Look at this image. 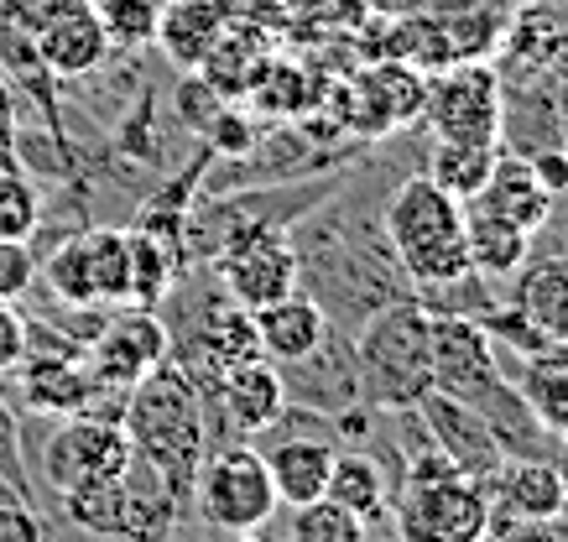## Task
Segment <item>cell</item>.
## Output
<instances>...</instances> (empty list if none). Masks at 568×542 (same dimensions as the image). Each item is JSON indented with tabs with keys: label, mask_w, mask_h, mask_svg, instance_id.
Instances as JSON below:
<instances>
[{
	"label": "cell",
	"mask_w": 568,
	"mask_h": 542,
	"mask_svg": "<svg viewBox=\"0 0 568 542\" xmlns=\"http://www.w3.org/2000/svg\"><path fill=\"white\" fill-rule=\"evenodd\" d=\"M121 422L131 433L136 459L156 474V485L173 501H189L193 474L204 464V397H199V386L173 360H162L125 391Z\"/></svg>",
	"instance_id": "cell-1"
},
{
	"label": "cell",
	"mask_w": 568,
	"mask_h": 542,
	"mask_svg": "<svg viewBox=\"0 0 568 542\" xmlns=\"http://www.w3.org/2000/svg\"><path fill=\"white\" fill-rule=\"evenodd\" d=\"M386 245L402 262V272L423 287V282H448L469 272L465 250V204L448 198L428 177H407L402 188L386 198Z\"/></svg>",
	"instance_id": "cell-2"
},
{
	"label": "cell",
	"mask_w": 568,
	"mask_h": 542,
	"mask_svg": "<svg viewBox=\"0 0 568 542\" xmlns=\"http://www.w3.org/2000/svg\"><path fill=\"white\" fill-rule=\"evenodd\" d=\"M428 324L417 298L381 303V314H371L355 360H361V381L371 391V402L392 407V412H413L417 397L433 386V360H428Z\"/></svg>",
	"instance_id": "cell-3"
},
{
	"label": "cell",
	"mask_w": 568,
	"mask_h": 542,
	"mask_svg": "<svg viewBox=\"0 0 568 542\" xmlns=\"http://www.w3.org/2000/svg\"><path fill=\"white\" fill-rule=\"evenodd\" d=\"M490 490L465 480L438 449L407 464L396 495V532L402 542H475L490 532Z\"/></svg>",
	"instance_id": "cell-4"
},
{
	"label": "cell",
	"mask_w": 568,
	"mask_h": 542,
	"mask_svg": "<svg viewBox=\"0 0 568 542\" xmlns=\"http://www.w3.org/2000/svg\"><path fill=\"white\" fill-rule=\"evenodd\" d=\"M136 464L131 433L115 412H73L48 433L42 443V485L52 495H69L79 485H100V480H125Z\"/></svg>",
	"instance_id": "cell-5"
},
{
	"label": "cell",
	"mask_w": 568,
	"mask_h": 542,
	"mask_svg": "<svg viewBox=\"0 0 568 542\" xmlns=\"http://www.w3.org/2000/svg\"><path fill=\"white\" fill-rule=\"evenodd\" d=\"M423 121L438 131V141H480L500 146L506 131V84L490 63H444L423 84Z\"/></svg>",
	"instance_id": "cell-6"
},
{
	"label": "cell",
	"mask_w": 568,
	"mask_h": 542,
	"mask_svg": "<svg viewBox=\"0 0 568 542\" xmlns=\"http://www.w3.org/2000/svg\"><path fill=\"white\" fill-rule=\"evenodd\" d=\"M189 501H199V517L220 532H261L276 511V485L266 474L261 449L235 443L220 454H204Z\"/></svg>",
	"instance_id": "cell-7"
},
{
	"label": "cell",
	"mask_w": 568,
	"mask_h": 542,
	"mask_svg": "<svg viewBox=\"0 0 568 542\" xmlns=\"http://www.w3.org/2000/svg\"><path fill=\"white\" fill-rule=\"evenodd\" d=\"M63 501V517H69L79 532L89 538H110V542H168L178 526V501L156 485V495H141L131 490V474L125 480H100V485H79Z\"/></svg>",
	"instance_id": "cell-8"
},
{
	"label": "cell",
	"mask_w": 568,
	"mask_h": 542,
	"mask_svg": "<svg viewBox=\"0 0 568 542\" xmlns=\"http://www.w3.org/2000/svg\"><path fill=\"white\" fill-rule=\"evenodd\" d=\"M297 277H303V256L297 245L287 241V229L276 225H245L241 235L220 241V282L224 298L256 314L266 303L297 293Z\"/></svg>",
	"instance_id": "cell-9"
},
{
	"label": "cell",
	"mask_w": 568,
	"mask_h": 542,
	"mask_svg": "<svg viewBox=\"0 0 568 542\" xmlns=\"http://www.w3.org/2000/svg\"><path fill=\"white\" fill-rule=\"evenodd\" d=\"M168 345H173V329L156 318V308H121V314L100 318V334L84 339V366L100 397L125 402V391L168 360Z\"/></svg>",
	"instance_id": "cell-10"
},
{
	"label": "cell",
	"mask_w": 568,
	"mask_h": 542,
	"mask_svg": "<svg viewBox=\"0 0 568 542\" xmlns=\"http://www.w3.org/2000/svg\"><path fill=\"white\" fill-rule=\"evenodd\" d=\"M413 412L423 418V428H428L433 449L465 474V480H475V485H490V480H496V470L506 464V454H500V443L490 438V428H485V418L475 412V407L428 386V391L417 397Z\"/></svg>",
	"instance_id": "cell-11"
},
{
	"label": "cell",
	"mask_w": 568,
	"mask_h": 542,
	"mask_svg": "<svg viewBox=\"0 0 568 542\" xmlns=\"http://www.w3.org/2000/svg\"><path fill=\"white\" fill-rule=\"evenodd\" d=\"M256 355H261L256 318L245 314V308H235V303L220 308L204 329H193V334H183L178 345H168V360H173V366L199 386V397L214 391L230 370L245 366V360H256Z\"/></svg>",
	"instance_id": "cell-12"
},
{
	"label": "cell",
	"mask_w": 568,
	"mask_h": 542,
	"mask_svg": "<svg viewBox=\"0 0 568 542\" xmlns=\"http://www.w3.org/2000/svg\"><path fill=\"white\" fill-rule=\"evenodd\" d=\"M428 360H433V391H448L459 402H469L485 381L500 376L496 350H490V329H485L480 318H433Z\"/></svg>",
	"instance_id": "cell-13"
},
{
	"label": "cell",
	"mask_w": 568,
	"mask_h": 542,
	"mask_svg": "<svg viewBox=\"0 0 568 542\" xmlns=\"http://www.w3.org/2000/svg\"><path fill=\"white\" fill-rule=\"evenodd\" d=\"M423 73L407 63H381L365 69L345 89V121L355 131H402V125L423 121Z\"/></svg>",
	"instance_id": "cell-14"
},
{
	"label": "cell",
	"mask_w": 568,
	"mask_h": 542,
	"mask_svg": "<svg viewBox=\"0 0 568 542\" xmlns=\"http://www.w3.org/2000/svg\"><path fill=\"white\" fill-rule=\"evenodd\" d=\"M21 397L32 412L73 418V412H110L84 355H21ZM121 418V412H115Z\"/></svg>",
	"instance_id": "cell-15"
},
{
	"label": "cell",
	"mask_w": 568,
	"mask_h": 542,
	"mask_svg": "<svg viewBox=\"0 0 568 542\" xmlns=\"http://www.w3.org/2000/svg\"><path fill=\"white\" fill-rule=\"evenodd\" d=\"M251 318H256L261 355H272V360H282V366H303V360H313L328 339L324 303L308 298V293H287V298L256 308Z\"/></svg>",
	"instance_id": "cell-16"
},
{
	"label": "cell",
	"mask_w": 568,
	"mask_h": 542,
	"mask_svg": "<svg viewBox=\"0 0 568 542\" xmlns=\"http://www.w3.org/2000/svg\"><path fill=\"white\" fill-rule=\"evenodd\" d=\"M32 42H37V58L48 63L52 79H89V73L110 58L104 27H100V17H94L89 0H73L69 11L58 21H48Z\"/></svg>",
	"instance_id": "cell-17"
},
{
	"label": "cell",
	"mask_w": 568,
	"mask_h": 542,
	"mask_svg": "<svg viewBox=\"0 0 568 542\" xmlns=\"http://www.w3.org/2000/svg\"><path fill=\"white\" fill-rule=\"evenodd\" d=\"M469 407L485 418V428H490V438L500 443V454L506 459H548V428H542V418L532 412V402L521 397V386H506L496 376V381H485L475 397H469Z\"/></svg>",
	"instance_id": "cell-18"
},
{
	"label": "cell",
	"mask_w": 568,
	"mask_h": 542,
	"mask_svg": "<svg viewBox=\"0 0 568 542\" xmlns=\"http://www.w3.org/2000/svg\"><path fill=\"white\" fill-rule=\"evenodd\" d=\"M485 490H496L517 522H558L568 511V485L552 459H506Z\"/></svg>",
	"instance_id": "cell-19"
},
{
	"label": "cell",
	"mask_w": 568,
	"mask_h": 542,
	"mask_svg": "<svg viewBox=\"0 0 568 542\" xmlns=\"http://www.w3.org/2000/svg\"><path fill=\"white\" fill-rule=\"evenodd\" d=\"M214 397H220L224 418L235 422L241 433H261V428H276L282 422V407H287V386L276 376L266 360H245L214 386Z\"/></svg>",
	"instance_id": "cell-20"
},
{
	"label": "cell",
	"mask_w": 568,
	"mask_h": 542,
	"mask_svg": "<svg viewBox=\"0 0 568 542\" xmlns=\"http://www.w3.org/2000/svg\"><path fill=\"white\" fill-rule=\"evenodd\" d=\"M511 308L542 345H568V256H548V262L527 266Z\"/></svg>",
	"instance_id": "cell-21"
},
{
	"label": "cell",
	"mask_w": 568,
	"mask_h": 542,
	"mask_svg": "<svg viewBox=\"0 0 568 542\" xmlns=\"http://www.w3.org/2000/svg\"><path fill=\"white\" fill-rule=\"evenodd\" d=\"M475 204H485L490 214H500V219H511L517 229L537 235V229L548 225V214H552V193L532 177L527 157H496L490 177H485V188L475 193Z\"/></svg>",
	"instance_id": "cell-22"
},
{
	"label": "cell",
	"mask_w": 568,
	"mask_h": 542,
	"mask_svg": "<svg viewBox=\"0 0 568 542\" xmlns=\"http://www.w3.org/2000/svg\"><path fill=\"white\" fill-rule=\"evenodd\" d=\"M266 474L276 485V507H308L328 485V464H334V443L324 438H287L266 449Z\"/></svg>",
	"instance_id": "cell-23"
},
{
	"label": "cell",
	"mask_w": 568,
	"mask_h": 542,
	"mask_svg": "<svg viewBox=\"0 0 568 542\" xmlns=\"http://www.w3.org/2000/svg\"><path fill=\"white\" fill-rule=\"evenodd\" d=\"M527 241H532V235L517 229L511 219L490 214L485 204H475V198L465 204V250H469V266H475L480 277H511V272H521L527 250H532Z\"/></svg>",
	"instance_id": "cell-24"
},
{
	"label": "cell",
	"mask_w": 568,
	"mask_h": 542,
	"mask_svg": "<svg viewBox=\"0 0 568 542\" xmlns=\"http://www.w3.org/2000/svg\"><path fill=\"white\" fill-rule=\"evenodd\" d=\"M214 37H220V6L214 0H173V6H162L156 42L183 69H204V58H214V48H220Z\"/></svg>",
	"instance_id": "cell-25"
},
{
	"label": "cell",
	"mask_w": 568,
	"mask_h": 542,
	"mask_svg": "<svg viewBox=\"0 0 568 542\" xmlns=\"http://www.w3.org/2000/svg\"><path fill=\"white\" fill-rule=\"evenodd\" d=\"M125 277H131L125 308H156L173 293L178 250L162 245L156 235H146V229H125Z\"/></svg>",
	"instance_id": "cell-26"
},
{
	"label": "cell",
	"mask_w": 568,
	"mask_h": 542,
	"mask_svg": "<svg viewBox=\"0 0 568 542\" xmlns=\"http://www.w3.org/2000/svg\"><path fill=\"white\" fill-rule=\"evenodd\" d=\"M328 501H339L345 511H355L361 522H376L381 511L392 507V490H386V474L371 454H339L334 449V464H328Z\"/></svg>",
	"instance_id": "cell-27"
},
{
	"label": "cell",
	"mask_w": 568,
	"mask_h": 542,
	"mask_svg": "<svg viewBox=\"0 0 568 542\" xmlns=\"http://www.w3.org/2000/svg\"><path fill=\"white\" fill-rule=\"evenodd\" d=\"M500 146H480V141H438L428 157V183H438V188L448 193V198H475V193L485 188V177H490V167H496Z\"/></svg>",
	"instance_id": "cell-28"
},
{
	"label": "cell",
	"mask_w": 568,
	"mask_h": 542,
	"mask_svg": "<svg viewBox=\"0 0 568 542\" xmlns=\"http://www.w3.org/2000/svg\"><path fill=\"white\" fill-rule=\"evenodd\" d=\"M84 235V266L94 308H125L131 277H125V229H79Z\"/></svg>",
	"instance_id": "cell-29"
},
{
	"label": "cell",
	"mask_w": 568,
	"mask_h": 542,
	"mask_svg": "<svg viewBox=\"0 0 568 542\" xmlns=\"http://www.w3.org/2000/svg\"><path fill=\"white\" fill-rule=\"evenodd\" d=\"M89 6H94V17L104 27L110 53H136V48H152L156 42L168 0H89Z\"/></svg>",
	"instance_id": "cell-30"
},
{
	"label": "cell",
	"mask_w": 568,
	"mask_h": 542,
	"mask_svg": "<svg viewBox=\"0 0 568 542\" xmlns=\"http://www.w3.org/2000/svg\"><path fill=\"white\" fill-rule=\"evenodd\" d=\"M521 397L532 402V412L542 418L552 438H568V345L564 355L552 360H527V381H521Z\"/></svg>",
	"instance_id": "cell-31"
},
{
	"label": "cell",
	"mask_w": 568,
	"mask_h": 542,
	"mask_svg": "<svg viewBox=\"0 0 568 542\" xmlns=\"http://www.w3.org/2000/svg\"><path fill=\"white\" fill-rule=\"evenodd\" d=\"M37 277L48 282L58 303H69V308H94L89 266H84V235H69L58 250H48V262H37Z\"/></svg>",
	"instance_id": "cell-32"
},
{
	"label": "cell",
	"mask_w": 568,
	"mask_h": 542,
	"mask_svg": "<svg viewBox=\"0 0 568 542\" xmlns=\"http://www.w3.org/2000/svg\"><path fill=\"white\" fill-rule=\"evenodd\" d=\"M293 542H365V522L339 501L318 495L308 507H293Z\"/></svg>",
	"instance_id": "cell-33"
},
{
	"label": "cell",
	"mask_w": 568,
	"mask_h": 542,
	"mask_svg": "<svg viewBox=\"0 0 568 542\" xmlns=\"http://www.w3.org/2000/svg\"><path fill=\"white\" fill-rule=\"evenodd\" d=\"M37 225H42V204L32 177L21 167H0V241H32Z\"/></svg>",
	"instance_id": "cell-34"
},
{
	"label": "cell",
	"mask_w": 568,
	"mask_h": 542,
	"mask_svg": "<svg viewBox=\"0 0 568 542\" xmlns=\"http://www.w3.org/2000/svg\"><path fill=\"white\" fill-rule=\"evenodd\" d=\"M0 485H6V495H17V501L32 507L37 485H32V470H27V454H21V422L6 397H0Z\"/></svg>",
	"instance_id": "cell-35"
},
{
	"label": "cell",
	"mask_w": 568,
	"mask_h": 542,
	"mask_svg": "<svg viewBox=\"0 0 568 542\" xmlns=\"http://www.w3.org/2000/svg\"><path fill=\"white\" fill-rule=\"evenodd\" d=\"M32 282H37L32 241H0V303L27 298Z\"/></svg>",
	"instance_id": "cell-36"
},
{
	"label": "cell",
	"mask_w": 568,
	"mask_h": 542,
	"mask_svg": "<svg viewBox=\"0 0 568 542\" xmlns=\"http://www.w3.org/2000/svg\"><path fill=\"white\" fill-rule=\"evenodd\" d=\"M73 0H0V27L21 37H37L48 21H58Z\"/></svg>",
	"instance_id": "cell-37"
},
{
	"label": "cell",
	"mask_w": 568,
	"mask_h": 542,
	"mask_svg": "<svg viewBox=\"0 0 568 542\" xmlns=\"http://www.w3.org/2000/svg\"><path fill=\"white\" fill-rule=\"evenodd\" d=\"M0 542H42V522H37L32 507L17 501V495L0 501Z\"/></svg>",
	"instance_id": "cell-38"
},
{
	"label": "cell",
	"mask_w": 568,
	"mask_h": 542,
	"mask_svg": "<svg viewBox=\"0 0 568 542\" xmlns=\"http://www.w3.org/2000/svg\"><path fill=\"white\" fill-rule=\"evenodd\" d=\"M21 355H27V318H21L11 303H0V376L17 370Z\"/></svg>",
	"instance_id": "cell-39"
},
{
	"label": "cell",
	"mask_w": 568,
	"mask_h": 542,
	"mask_svg": "<svg viewBox=\"0 0 568 542\" xmlns=\"http://www.w3.org/2000/svg\"><path fill=\"white\" fill-rule=\"evenodd\" d=\"M527 167H532V177L552 193V198L568 193V152L564 146H537L532 157H527Z\"/></svg>",
	"instance_id": "cell-40"
},
{
	"label": "cell",
	"mask_w": 568,
	"mask_h": 542,
	"mask_svg": "<svg viewBox=\"0 0 568 542\" xmlns=\"http://www.w3.org/2000/svg\"><path fill=\"white\" fill-rule=\"evenodd\" d=\"M224 542H256V532H224Z\"/></svg>",
	"instance_id": "cell-41"
},
{
	"label": "cell",
	"mask_w": 568,
	"mask_h": 542,
	"mask_svg": "<svg viewBox=\"0 0 568 542\" xmlns=\"http://www.w3.org/2000/svg\"><path fill=\"white\" fill-rule=\"evenodd\" d=\"M475 542H506V538H490V532H480V538H475Z\"/></svg>",
	"instance_id": "cell-42"
},
{
	"label": "cell",
	"mask_w": 568,
	"mask_h": 542,
	"mask_svg": "<svg viewBox=\"0 0 568 542\" xmlns=\"http://www.w3.org/2000/svg\"><path fill=\"white\" fill-rule=\"evenodd\" d=\"M564 152H568V125H564Z\"/></svg>",
	"instance_id": "cell-43"
},
{
	"label": "cell",
	"mask_w": 568,
	"mask_h": 542,
	"mask_svg": "<svg viewBox=\"0 0 568 542\" xmlns=\"http://www.w3.org/2000/svg\"><path fill=\"white\" fill-rule=\"evenodd\" d=\"M287 542H293V538H287Z\"/></svg>",
	"instance_id": "cell-44"
}]
</instances>
